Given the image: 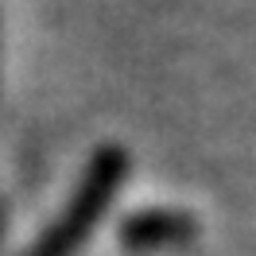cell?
I'll return each instance as SVG.
<instances>
[{
  "label": "cell",
  "mask_w": 256,
  "mask_h": 256,
  "mask_svg": "<svg viewBox=\"0 0 256 256\" xmlns=\"http://www.w3.org/2000/svg\"><path fill=\"white\" fill-rule=\"evenodd\" d=\"M128 167H132V160H128V152L120 144H101L90 156V163H86V171L78 178V190L70 194L66 210L47 225V233L24 256H74L90 240L94 225L109 214L116 190L128 178Z\"/></svg>",
  "instance_id": "1"
},
{
  "label": "cell",
  "mask_w": 256,
  "mask_h": 256,
  "mask_svg": "<svg viewBox=\"0 0 256 256\" xmlns=\"http://www.w3.org/2000/svg\"><path fill=\"white\" fill-rule=\"evenodd\" d=\"M198 237V222L194 214L175 206H148L128 214L116 225V240L128 252H160V248H178Z\"/></svg>",
  "instance_id": "2"
}]
</instances>
